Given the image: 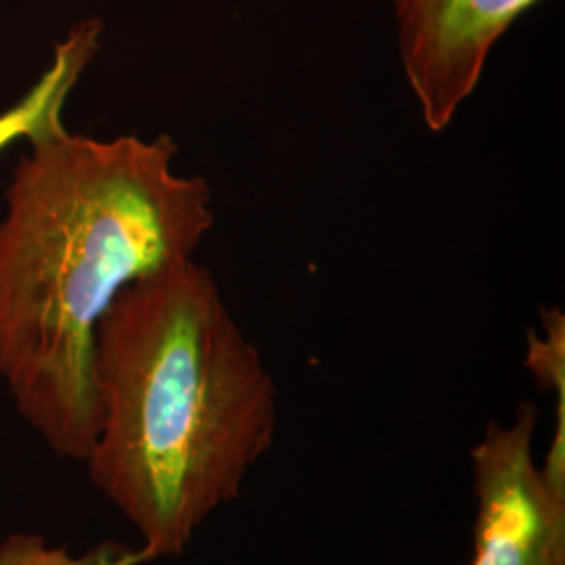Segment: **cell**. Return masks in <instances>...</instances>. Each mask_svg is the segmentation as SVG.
<instances>
[{"instance_id": "cell-1", "label": "cell", "mask_w": 565, "mask_h": 565, "mask_svg": "<svg viewBox=\"0 0 565 565\" xmlns=\"http://www.w3.org/2000/svg\"><path fill=\"white\" fill-rule=\"evenodd\" d=\"M170 135L30 142L0 218V377L42 443L84 463L97 438L95 333L121 289L191 260L212 189L174 170Z\"/></svg>"}, {"instance_id": "cell-2", "label": "cell", "mask_w": 565, "mask_h": 565, "mask_svg": "<svg viewBox=\"0 0 565 565\" xmlns=\"http://www.w3.org/2000/svg\"><path fill=\"white\" fill-rule=\"evenodd\" d=\"M90 482L149 559L182 555L277 436V387L212 273L191 260L126 285L95 333Z\"/></svg>"}, {"instance_id": "cell-4", "label": "cell", "mask_w": 565, "mask_h": 565, "mask_svg": "<svg viewBox=\"0 0 565 565\" xmlns=\"http://www.w3.org/2000/svg\"><path fill=\"white\" fill-rule=\"evenodd\" d=\"M543 0H394L398 51L422 120L445 132L513 21Z\"/></svg>"}, {"instance_id": "cell-6", "label": "cell", "mask_w": 565, "mask_h": 565, "mask_svg": "<svg viewBox=\"0 0 565 565\" xmlns=\"http://www.w3.org/2000/svg\"><path fill=\"white\" fill-rule=\"evenodd\" d=\"M145 553L132 546L103 543L82 555L51 545L36 532H13L0 541V565H141Z\"/></svg>"}, {"instance_id": "cell-5", "label": "cell", "mask_w": 565, "mask_h": 565, "mask_svg": "<svg viewBox=\"0 0 565 565\" xmlns=\"http://www.w3.org/2000/svg\"><path fill=\"white\" fill-rule=\"evenodd\" d=\"M102 36L103 21L97 18H86L67 30L65 39L55 44L53 61L39 82L0 114V151L18 139L41 141L65 130L63 107L99 53Z\"/></svg>"}, {"instance_id": "cell-3", "label": "cell", "mask_w": 565, "mask_h": 565, "mask_svg": "<svg viewBox=\"0 0 565 565\" xmlns=\"http://www.w3.org/2000/svg\"><path fill=\"white\" fill-rule=\"evenodd\" d=\"M539 411L518 406L513 424L490 422L471 448L473 559L469 565H565V486L534 463Z\"/></svg>"}]
</instances>
